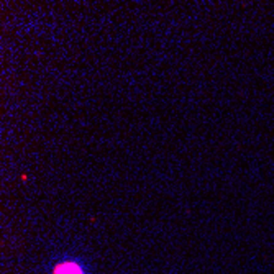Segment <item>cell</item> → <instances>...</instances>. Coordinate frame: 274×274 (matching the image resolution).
Listing matches in <instances>:
<instances>
[{
    "label": "cell",
    "mask_w": 274,
    "mask_h": 274,
    "mask_svg": "<svg viewBox=\"0 0 274 274\" xmlns=\"http://www.w3.org/2000/svg\"><path fill=\"white\" fill-rule=\"evenodd\" d=\"M53 274H84V272H82V269H80V266L77 263L64 261V263H59L54 268V272Z\"/></svg>",
    "instance_id": "obj_1"
}]
</instances>
